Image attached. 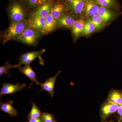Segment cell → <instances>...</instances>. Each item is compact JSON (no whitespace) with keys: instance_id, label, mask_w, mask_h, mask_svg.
<instances>
[{"instance_id":"cell-1","label":"cell","mask_w":122,"mask_h":122,"mask_svg":"<svg viewBox=\"0 0 122 122\" xmlns=\"http://www.w3.org/2000/svg\"><path fill=\"white\" fill-rule=\"evenodd\" d=\"M29 25V20L26 19L20 21H11L2 35L3 43L5 44L10 40H16Z\"/></svg>"},{"instance_id":"cell-2","label":"cell","mask_w":122,"mask_h":122,"mask_svg":"<svg viewBox=\"0 0 122 122\" xmlns=\"http://www.w3.org/2000/svg\"><path fill=\"white\" fill-rule=\"evenodd\" d=\"M7 11L12 21H20L26 20L28 10L20 0H11Z\"/></svg>"},{"instance_id":"cell-3","label":"cell","mask_w":122,"mask_h":122,"mask_svg":"<svg viewBox=\"0 0 122 122\" xmlns=\"http://www.w3.org/2000/svg\"><path fill=\"white\" fill-rule=\"evenodd\" d=\"M42 35L41 32L29 25L16 40L28 45L34 46L37 43Z\"/></svg>"},{"instance_id":"cell-4","label":"cell","mask_w":122,"mask_h":122,"mask_svg":"<svg viewBox=\"0 0 122 122\" xmlns=\"http://www.w3.org/2000/svg\"><path fill=\"white\" fill-rule=\"evenodd\" d=\"M119 105L106 101L100 107V114L101 122H106L108 118L117 112Z\"/></svg>"},{"instance_id":"cell-5","label":"cell","mask_w":122,"mask_h":122,"mask_svg":"<svg viewBox=\"0 0 122 122\" xmlns=\"http://www.w3.org/2000/svg\"><path fill=\"white\" fill-rule=\"evenodd\" d=\"M45 49L39 51L29 52L22 54L20 56V61L16 65L13 66V68H20L21 66L22 65L30 64L31 62L37 58L40 57L45 52Z\"/></svg>"},{"instance_id":"cell-6","label":"cell","mask_w":122,"mask_h":122,"mask_svg":"<svg viewBox=\"0 0 122 122\" xmlns=\"http://www.w3.org/2000/svg\"><path fill=\"white\" fill-rule=\"evenodd\" d=\"M56 2L55 0H50L46 2L36 10L31 13L30 18L36 17H41L46 18L50 14L52 7Z\"/></svg>"},{"instance_id":"cell-7","label":"cell","mask_w":122,"mask_h":122,"mask_svg":"<svg viewBox=\"0 0 122 122\" xmlns=\"http://www.w3.org/2000/svg\"><path fill=\"white\" fill-rule=\"evenodd\" d=\"M99 7L95 0H85L82 14H84L86 17L91 18L94 16L98 15Z\"/></svg>"},{"instance_id":"cell-8","label":"cell","mask_w":122,"mask_h":122,"mask_svg":"<svg viewBox=\"0 0 122 122\" xmlns=\"http://www.w3.org/2000/svg\"><path fill=\"white\" fill-rule=\"evenodd\" d=\"M67 11H68V9L66 3L58 0L52 7L50 14L57 20L62 16L66 13Z\"/></svg>"},{"instance_id":"cell-9","label":"cell","mask_w":122,"mask_h":122,"mask_svg":"<svg viewBox=\"0 0 122 122\" xmlns=\"http://www.w3.org/2000/svg\"><path fill=\"white\" fill-rule=\"evenodd\" d=\"M120 13V11H115L106 7L100 6L98 15L100 16L105 23H106L118 16Z\"/></svg>"},{"instance_id":"cell-10","label":"cell","mask_w":122,"mask_h":122,"mask_svg":"<svg viewBox=\"0 0 122 122\" xmlns=\"http://www.w3.org/2000/svg\"><path fill=\"white\" fill-rule=\"evenodd\" d=\"M85 0H72L66 3L68 11L75 16L82 14L85 5Z\"/></svg>"},{"instance_id":"cell-11","label":"cell","mask_w":122,"mask_h":122,"mask_svg":"<svg viewBox=\"0 0 122 122\" xmlns=\"http://www.w3.org/2000/svg\"><path fill=\"white\" fill-rule=\"evenodd\" d=\"M26 86L25 83L20 84L17 83L16 85H13L10 83H4L0 92V97L4 95L13 94L21 90Z\"/></svg>"},{"instance_id":"cell-12","label":"cell","mask_w":122,"mask_h":122,"mask_svg":"<svg viewBox=\"0 0 122 122\" xmlns=\"http://www.w3.org/2000/svg\"><path fill=\"white\" fill-rule=\"evenodd\" d=\"M29 26L36 30L40 31L43 35L46 34V18L41 17L30 18Z\"/></svg>"},{"instance_id":"cell-13","label":"cell","mask_w":122,"mask_h":122,"mask_svg":"<svg viewBox=\"0 0 122 122\" xmlns=\"http://www.w3.org/2000/svg\"><path fill=\"white\" fill-rule=\"evenodd\" d=\"M76 20L72 14L66 13L57 20V28H71Z\"/></svg>"},{"instance_id":"cell-14","label":"cell","mask_w":122,"mask_h":122,"mask_svg":"<svg viewBox=\"0 0 122 122\" xmlns=\"http://www.w3.org/2000/svg\"><path fill=\"white\" fill-rule=\"evenodd\" d=\"M61 72V71H59L55 76L47 79L45 83H40L42 91L45 90L47 91L51 97H53L54 96L55 83L57 77Z\"/></svg>"},{"instance_id":"cell-15","label":"cell","mask_w":122,"mask_h":122,"mask_svg":"<svg viewBox=\"0 0 122 122\" xmlns=\"http://www.w3.org/2000/svg\"><path fill=\"white\" fill-rule=\"evenodd\" d=\"M23 3L27 10L35 11L39 7L50 0H20Z\"/></svg>"},{"instance_id":"cell-16","label":"cell","mask_w":122,"mask_h":122,"mask_svg":"<svg viewBox=\"0 0 122 122\" xmlns=\"http://www.w3.org/2000/svg\"><path fill=\"white\" fill-rule=\"evenodd\" d=\"M99 6H102L115 11H120L121 5L117 0H95Z\"/></svg>"},{"instance_id":"cell-17","label":"cell","mask_w":122,"mask_h":122,"mask_svg":"<svg viewBox=\"0 0 122 122\" xmlns=\"http://www.w3.org/2000/svg\"><path fill=\"white\" fill-rule=\"evenodd\" d=\"M85 21L82 19L76 20L71 29L75 38H77L83 35Z\"/></svg>"},{"instance_id":"cell-18","label":"cell","mask_w":122,"mask_h":122,"mask_svg":"<svg viewBox=\"0 0 122 122\" xmlns=\"http://www.w3.org/2000/svg\"><path fill=\"white\" fill-rule=\"evenodd\" d=\"M106 101L117 104L122 105V92L117 90H112L109 92Z\"/></svg>"},{"instance_id":"cell-19","label":"cell","mask_w":122,"mask_h":122,"mask_svg":"<svg viewBox=\"0 0 122 122\" xmlns=\"http://www.w3.org/2000/svg\"><path fill=\"white\" fill-rule=\"evenodd\" d=\"M20 71L28 77L30 80L36 83L37 86L40 85L41 83L37 80L36 74L30 66V64L25 65L24 67L20 68Z\"/></svg>"},{"instance_id":"cell-20","label":"cell","mask_w":122,"mask_h":122,"mask_svg":"<svg viewBox=\"0 0 122 122\" xmlns=\"http://www.w3.org/2000/svg\"><path fill=\"white\" fill-rule=\"evenodd\" d=\"M13 102L12 101H9L5 103L0 102V110L9 114L10 116H16L18 115L17 110L12 106Z\"/></svg>"},{"instance_id":"cell-21","label":"cell","mask_w":122,"mask_h":122,"mask_svg":"<svg viewBox=\"0 0 122 122\" xmlns=\"http://www.w3.org/2000/svg\"><path fill=\"white\" fill-rule=\"evenodd\" d=\"M46 34L52 32L57 28V20L50 14L46 18Z\"/></svg>"},{"instance_id":"cell-22","label":"cell","mask_w":122,"mask_h":122,"mask_svg":"<svg viewBox=\"0 0 122 122\" xmlns=\"http://www.w3.org/2000/svg\"><path fill=\"white\" fill-rule=\"evenodd\" d=\"M90 19L94 25L95 31H99L105 27L106 23L98 15H95Z\"/></svg>"},{"instance_id":"cell-23","label":"cell","mask_w":122,"mask_h":122,"mask_svg":"<svg viewBox=\"0 0 122 122\" xmlns=\"http://www.w3.org/2000/svg\"><path fill=\"white\" fill-rule=\"evenodd\" d=\"M95 30V26L90 19L85 22L83 35L86 36L89 35Z\"/></svg>"},{"instance_id":"cell-24","label":"cell","mask_w":122,"mask_h":122,"mask_svg":"<svg viewBox=\"0 0 122 122\" xmlns=\"http://www.w3.org/2000/svg\"><path fill=\"white\" fill-rule=\"evenodd\" d=\"M42 113L39 108L35 103L32 102V106L29 114V117L33 118H38L41 117Z\"/></svg>"},{"instance_id":"cell-25","label":"cell","mask_w":122,"mask_h":122,"mask_svg":"<svg viewBox=\"0 0 122 122\" xmlns=\"http://www.w3.org/2000/svg\"><path fill=\"white\" fill-rule=\"evenodd\" d=\"M42 119L43 122H53L55 121L52 114L44 112L42 113Z\"/></svg>"},{"instance_id":"cell-26","label":"cell","mask_w":122,"mask_h":122,"mask_svg":"<svg viewBox=\"0 0 122 122\" xmlns=\"http://www.w3.org/2000/svg\"><path fill=\"white\" fill-rule=\"evenodd\" d=\"M12 68H13V66L8 62H6L5 66H2L0 67V75L1 76L4 74H7L9 70Z\"/></svg>"},{"instance_id":"cell-27","label":"cell","mask_w":122,"mask_h":122,"mask_svg":"<svg viewBox=\"0 0 122 122\" xmlns=\"http://www.w3.org/2000/svg\"><path fill=\"white\" fill-rule=\"evenodd\" d=\"M29 122H43L41 117L38 118H33L29 117Z\"/></svg>"},{"instance_id":"cell-28","label":"cell","mask_w":122,"mask_h":122,"mask_svg":"<svg viewBox=\"0 0 122 122\" xmlns=\"http://www.w3.org/2000/svg\"><path fill=\"white\" fill-rule=\"evenodd\" d=\"M117 112L120 116V119L118 121L119 122L120 120H122V105H119Z\"/></svg>"},{"instance_id":"cell-29","label":"cell","mask_w":122,"mask_h":122,"mask_svg":"<svg viewBox=\"0 0 122 122\" xmlns=\"http://www.w3.org/2000/svg\"><path fill=\"white\" fill-rule=\"evenodd\" d=\"M61 2H64V3H66L68 2H70L72 0H59Z\"/></svg>"},{"instance_id":"cell-30","label":"cell","mask_w":122,"mask_h":122,"mask_svg":"<svg viewBox=\"0 0 122 122\" xmlns=\"http://www.w3.org/2000/svg\"><path fill=\"white\" fill-rule=\"evenodd\" d=\"M122 122V120H120V122Z\"/></svg>"},{"instance_id":"cell-31","label":"cell","mask_w":122,"mask_h":122,"mask_svg":"<svg viewBox=\"0 0 122 122\" xmlns=\"http://www.w3.org/2000/svg\"><path fill=\"white\" fill-rule=\"evenodd\" d=\"M107 122V121H106V122Z\"/></svg>"},{"instance_id":"cell-32","label":"cell","mask_w":122,"mask_h":122,"mask_svg":"<svg viewBox=\"0 0 122 122\" xmlns=\"http://www.w3.org/2000/svg\"><path fill=\"white\" fill-rule=\"evenodd\" d=\"M56 122V121H55H55H54V122Z\"/></svg>"}]
</instances>
